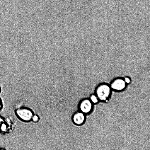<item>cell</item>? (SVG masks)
<instances>
[{
    "label": "cell",
    "instance_id": "6da1fadb",
    "mask_svg": "<svg viewBox=\"0 0 150 150\" xmlns=\"http://www.w3.org/2000/svg\"><path fill=\"white\" fill-rule=\"evenodd\" d=\"M15 113L20 120L25 122L30 121L32 119L33 112L30 109L25 108H18L16 110Z\"/></svg>",
    "mask_w": 150,
    "mask_h": 150
},
{
    "label": "cell",
    "instance_id": "7a4b0ae2",
    "mask_svg": "<svg viewBox=\"0 0 150 150\" xmlns=\"http://www.w3.org/2000/svg\"><path fill=\"white\" fill-rule=\"evenodd\" d=\"M110 91V86L105 83H103L98 87L96 92L98 97L100 99L104 100L108 97Z\"/></svg>",
    "mask_w": 150,
    "mask_h": 150
},
{
    "label": "cell",
    "instance_id": "3957f363",
    "mask_svg": "<svg viewBox=\"0 0 150 150\" xmlns=\"http://www.w3.org/2000/svg\"><path fill=\"white\" fill-rule=\"evenodd\" d=\"M126 84L123 78L118 77L115 78L112 81L110 86L113 89L120 91L124 89Z\"/></svg>",
    "mask_w": 150,
    "mask_h": 150
},
{
    "label": "cell",
    "instance_id": "277c9868",
    "mask_svg": "<svg viewBox=\"0 0 150 150\" xmlns=\"http://www.w3.org/2000/svg\"><path fill=\"white\" fill-rule=\"evenodd\" d=\"M91 108V103L88 99H85L82 101L80 105V109L84 113H87L90 112Z\"/></svg>",
    "mask_w": 150,
    "mask_h": 150
},
{
    "label": "cell",
    "instance_id": "5b68a950",
    "mask_svg": "<svg viewBox=\"0 0 150 150\" xmlns=\"http://www.w3.org/2000/svg\"><path fill=\"white\" fill-rule=\"evenodd\" d=\"M84 119L85 117L83 113L81 112L76 113L73 117V122L77 125L82 124L83 122Z\"/></svg>",
    "mask_w": 150,
    "mask_h": 150
},
{
    "label": "cell",
    "instance_id": "8992f818",
    "mask_svg": "<svg viewBox=\"0 0 150 150\" xmlns=\"http://www.w3.org/2000/svg\"><path fill=\"white\" fill-rule=\"evenodd\" d=\"M124 79L126 83H130L131 79L130 77L126 76L123 78Z\"/></svg>",
    "mask_w": 150,
    "mask_h": 150
},
{
    "label": "cell",
    "instance_id": "52a82bcc",
    "mask_svg": "<svg viewBox=\"0 0 150 150\" xmlns=\"http://www.w3.org/2000/svg\"><path fill=\"white\" fill-rule=\"evenodd\" d=\"M91 99L92 101L94 103H96L98 101L97 97L94 95L91 96Z\"/></svg>",
    "mask_w": 150,
    "mask_h": 150
},
{
    "label": "cell",
    "instance_id": "ba28073f",
    "mask_svg": "<svg viewBox=\"0 0 150 150\" xmlns=\"http://www.w3.org/2000/svg\"><path fill=\"white\" fill-rule=\"evenodd\" d=\"M32 119L33 122H37L39 120V117L37 115H35L33 116Z\"/></svg>",
    "mask_w": 150,
    "mask_h": 150
},
{
    "label": "cell",
    "instance_id": "9c48e42d",
    "mask_svg": "<svg viewBox=\"0 0 150 150\" xmlns=\"http://www.w3.org/2000/svg\"><path fill=\"white\" fill-rule=\"evenodd\" d=\"M2 107V103L1 99L0 98V110H1Z\"/></svg>",
    "mask_w": 150,
    "mask_h": 150
},
{
    "label": "cell",
    "instance_id": "30bf717a",
    "mask_svg": "<svg viewBox=\"0 0 150 150\" xmlns=\"http://www.w3.org/2000/svg\"><path fill=\"white\" fill-rule=\"evenodd\" d=\"M3 122V119L1 117H0V125L2 124Z\"/></svg>",
    "mask_w": 150,
    "mask_h": 150
},
{
    "label": "cell",
    "instance_id": "8fae6325",
    "mask_svg": "<svg viewBox=\"0 0 150 150\" xmlns=\"http://www.w3.org/2000/svg\"><path fill=\"white\" fill-rule=\"evenodd\" d=\"M1 87L0 86V93L1 92Z\"/></svg>",
    "mask_w": 150,
    "mask_h": 150
}]
</instances>
